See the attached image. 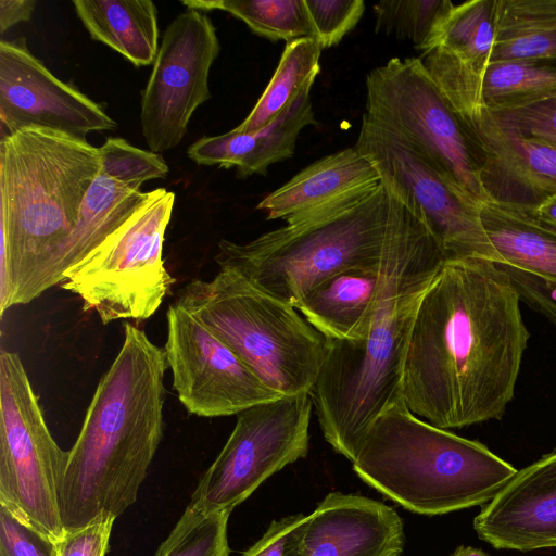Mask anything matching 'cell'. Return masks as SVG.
<instances>
[{"mask_svg": "<svg viewBox=\"0 0 556 556\" xmlns=\"http://www.w3.org/2000/svg\"><path fill=\"white\" fill-rule=\"evenodd\" d=\"M519 304L495 263L445 260L410 332L402 380L407 408L446 430L501 419L530 338Z\"/></svg>", "mask_w": 556, "mask_h": 556, "instance_id": "6da1fadb", "label": "cell"}, {"mask_svg": "<svg viewBox=\"0 0 556 556\" xmlns=\"http://www.w3.org/2000/svg\"><path fill=\"white\" fill-rule=\"evenodd\" d=\"M444 261L433 235L408 208L384 252L366 338L330 340L311 396L325 440L351 462L375 419L403 400L404 363L416 313Z\"/></svg>", "mask_w": 556, "mask_h": 556, "instance_id": "7a4b0ae2", "label": "cell"}, {"mask_svg": "<svg viewBox=\"0 0 556 556\" xmlns=\"http://www.w3.org/2000/svg\"><path fill=\"white\" fill-rule=\"evenodd\" d=\"M165 350L129 323L70 451L59 490L64 530L117 518L138 497L164 431Z\"/></svg>", "mask_w": 556, "mask_h": 556, "instance_id": "3957f363", "label": "cell"}, {"mask_svg": "<svg viewBox=\"0 0 556 556\" xmlns=\"http://www.w3.org/2000/svg\"><path fill=\"white\" fill-rule=\"evenodd\" d=\"M101 168L99 148L28 127L0 139V316L25 304L34 280L73 232Z\"/></svg>", "mask_w": 556, "mask_h": 556, "instance_id": "277c9868", "label": "cell"}, {"mask_svg": "<svg viewBox=\"0 0 556 556\" xmlns=\"http://www.w3.org/2000/svg\"><path fill=\"white\" fill-rule=\"evenodd\" d=\"M352 465L369 486L426 516L486 504L518 471L482 443L419 418L403 400L375 419Z\"/></svg>", "mask_w": 556, "mask_h": 556, "instance_id": "5b68a950", "label": "cell"}, {"mask_svg": "<svg viewBox=\"0 0 556 556\" xmlns=\"http://www.w3.org/2000/svg\"><path fill=\"white\" fill-rule=\"evenodd\" d=\"M408 207L380 184L353 204L245 242L223 239L215 261L293 307L328 277L382 262Z\"/></svg>", "mask_w": 556, "mask_h": 556, "instance_id": "8992f818", "label": "cell"}, {"mask_svg": "<svg viewBox=\"0 0 556 556\" xmlns=\"http://www.w3.org/2000/svg\"><path fill=\"white\" fill-rule=\"evenodd\" d=\"M224 341L280 395L311 393L330 348L295 307L231 269L193 279L175 302Z\"/></svg>", "mask_w": 556, "mask_h": 556, "instance_id": "52a82bcc", "label": "cell"}, {"mask_svg": "<svg viewBox=\"0 0 556 556\" xmlns=\"http://www.w3.org/2000/svg\"><path fill=\"white\" fill-rule=\"evenodd\" d=\"M174 204L173 191H149L123 225L64 273L62 288L77 294L84 311L93 309L104 325L150 318L173 282L162 252Z\"/></svg>", "mask_w": 556, "mask_h": 556, "instance_id": "ba28073f", "label": "cell"}, {"mask_svg": "<svg viewBox=\"0 0 556 556\" xmlns=\"http://www.w3.org/2000/svg\"><path fill=\"white\" fill-rule=\"evenodd\" d=\"M67 452L54 441L16 352L0 353V506L54 543Z\"/></svg>", "mask_w": 556, "mask_h": 556, "instance_id": "9c48e42d", "label": "cell"}, {"mask_svg": "<svg viewBox=\"0 0 556 556\" xmlns=\"http://www.w3.org/2000/svg\"><path fill=\"white\" fill-rule=\"evenodd\" d=\"M400 136L450 182L488 200L469 137L418 58H392L366 78V112Z\"/></svg>", "mask_w": 556, "mask_h": 556, "instance_id": "30bf717a", "label": "cell"}, {"mask_svg": "<svg viewBox=\"0 0 556 556\" xmlns=\"http://www.w3.org/2000/svg\"><path fill=\"white\" fill-rule=\"evenodd\" d=\"M313 408L311 393H299L239 413L189 505L205 514L232 511L270 476L306 457Z\"/></svg>", "mask_w": 556, "mask_h": 556, "instance_id": "8fae6325", "label": "cell"}, {"mask_svg": "<svg viewBox=\"0 0 556 556\" xmlns=\"http://www.w3.org/2000/svg\"><path fill=\"white\" fill-rule=\"evenodd\" d=\"M355 148L371 162L384 188L426 224L445 260L501 263L482 223V204L450 182L400 136L363 115Z\"/></svg>", "mask_w": 556, "mask_h": 556, "instance_id": "7c38bea8", "label": "cell"}, {"mask_svg": "<svg viewBox=\"0 0 556 556\" xmlns=\"http://www.w3.org/2000/svg\"><path fill=\"white\" fill-rule=\"evenodd\" d=\"M220 51L206 12L187 8L167 26L141 94L140 124L150 151L177 147L194 111L211 98L208 76Z\"/></svg>", "mask_w": 556, "mask_h": 556, "instance_id": "4fadbf2b", "label": "cell"}, {"mask_svg": "<svg viewBox=\"0 0 556 556\" xmlns=\"http://www.w3.org/2000/svg\"><path fill=\"white\" fill-rule=\"evenodd\" d=\"M165 355L173 388L188 413L223 417L281 397L212 330L174 303L167 311Z\"/></svg>", "mask_w": 556, "mask_h": 556, "instance_id": "5bb4252c", "label": "cell"}, {"mask_svg": "<svg viewBox=\"0 0 556 556\" xmlns=\"http://www.w3.org/2000/svg\"><path fill=\"white\" fill-rule=\"evenodd\" d=\"M1 138L41 127L86 140L116 123L89 97L56 78L24 43L0 41Z\"/></svg>", "mask_w": 556, "mask_h": 556, "instance_id": "9a60e30c", "label": "cell"}, {"mask_svg": "<svg viewBox=\"0 0 556 556\" xmlns=\"http://www.w3.org/2000/svg\"><path fill=\"white\" fill-rule=\"evenodd\" d=\"M494 47L493 0L452 3L431 47L419 56L464 128L483 114V89Z\"/></svg>", "mask_w": 556, "mask_h": 556, "instance_id": "2e32d148", "label": "cell"}, {"mask_svg": "<svg viewBox=\"0 0 556 556\" xmlns=\"http://www.w3.org/2000/svg\"><path fill=\"white\" fill-rule=\"evenodd\" d=\"M465 130L488 199L534 205L556 195V147L517 131L488 110Z\"/></svg>", "mask_w": 556, "mask_h": 556, "instance_id": "e0dca14e", "label": "cell"}, {"mask_svg": "<svg viewBox=\"0 0 556 556\" xmlns=\"http://www.w3.org/2000/svg\"><path fill=\"white\" fill-rule=\"evenodd\" d=\"M495 548L528 552L556 547V448L517 471L473 520Z\"/></svg>", "mask_w": 556, "mask_h": 556, "instance_id": "ac0fdd59", "label": "cell"}, {"mask_svg": "<svg viewBox=\"0 0 556 556\" xmlns=\"http://www.w3.org/2000/svg\"><path fill=\"white\" fill-rule=\"evenodd\" d=\"M405 533L389 505L331 492L306 516L299 556H400Z\"/></svg>", "mask_w": 556, "mask_h": 556, "instance_id": "d6986e66", "label": "cell"}, {"mask_svg": "<svg viewBox=\"0 0 556 556\" xmlns=\"http://www.w3.org/2000/svg\"><path fill=\"white\" fill-rule=\"evenodd\" d=\"M381 184L371 162L351 147L321 157L267 194L257 208L267 219L296 225L316 217L324 208L369 192Z\"/></svg>", "mask_w": 556, "mask_h": 556, "instance_id": "ffe728a7", "label": "cell"}, {"mask_svg": "<svg viewBox=\"0 0 556 556\" xmlns=\"http://www.w3.org/2000/svg\"><path fill=\"white\" fill-rule=\"evenodd\" d=\"M307 84L294 101L271 123L252 131L232 129L218 136H204L189 146V159L199 165L235 167L239 177L266 175L268 167L294 154L303 128L316 125Z\"/></svg>", "mask_w": 556, "mask_h": 556, "instance_id": "44dd1931", "label": "cell"}, {"mask_svg": "<svg viewBox=\"0 0 556 556\" xmlns=\"http://www.w3.org/2000/svg\"><path fill=\"white\" fill-rule=\"evenodd\" d=\"M149 191L101 170L83 201L77 224L58 253L31 283L25 304L62 283L64 273L85 258L147 200Z\"/></svg>", "mask_w": 556, "mask_h": 556, "instance_id": "7402d4cb", "label": "cell"}, {"mask_svg": "<svg viewBox=\"0 0 556 556\" xmlns=\"http://www.w3.org/2000/svg\"><path fill=\"white\" fill-rule=\"evenodd\" d=\"M381 268L382 262L334 274L313 288L294 307L330 340H362L374 320Z\"/></svg>", "mask_w": 556, "mask_h": 556, "instance_id": "603a6c76", "label": "cell"}, {"mask_svg": "<svg viewBox=\"0 0 556 556\" xmlns=\"http://www.w3.org/2000/svg\"><path fill=\"white\" fill-rule=\"evenodd\" d=\"M78 18L100 41L135 66L153 64L159 50L157 9L151 0H75Z\"/></svg>", "mask_w": 556, "mask_h": 556, "instance_id": "cb8c5ba5", "label": "cell"}, {"mask_svg": "<svg viewBox=\"0 0 556 556\" xmlns=\"http://www.w3.org/2000/svg\"><path fill=\"white\" fill-rule=\"evenodd\" d=\"M493 28L491 64L556 62V0H493Z\"/></svg>", "mask_w": 556, "mask_h": 556, "instance_id": "d4e9b609", "label": "cell"}, {"mask_svg": "<svg viewBox=\"0 0 556 556\" xmlns=\"http://www.w3.org/2000/svg\"><path fill=\"white\" fill-rule=\"evenodd\" d=\"M481 217L501 263L556 281V235L509 204L488 199Z\"/></svg>", "mask_w": 556, "mask_h": 556, "instance_id": "484cf974", "label": "cell"}, {"mask_svg": "<svg viewBox=\"0 0 556 556\" xmlns=\"http://www.w3.org/2000/svg\"><path fill=\"white\" fill-rule=\"evenodd\" d=\"M321 50L316 38L287 42L270 81L245 119L235 129L256 131L279 116L301 90L317 78Z\"/></svg>", "mask_w": 556, "mask_h": 556, "instance_id": "4316f807", "label": "cell"}, {"mask_svg": "<svg viewBox=\"0 0 556 556\" xmlns=\"http://www.w3.org/2000/svg\"><path fill=\"white\" fill-rule=\"evenodd\" d=\"M181 3L204 12L226 11L271 41L315 38L304 0H185Z\"/></svg>", "mask_w": 556, "mask_h": 556, "instance_id": "83f0119b", "label": "cell"}, {"mask_svg": "<svg viewBox=\"0 0 556 556\" xmlns=\"http://www.w3.org/2000/svg\"><path fill=\"white\" fill-rule=\"evenodd\" d=\"M556 99V62L501 61L489 66L485 110L501 112Z\"/></svg>", "mask_w": 556, "mask_h": 556, "instance_id": "f1b7e54d", "label": "cell"}, {"mask_svg": "<svg viewBox=\"0 0 556 556\" xmlns=\"http://www.w3.org/2000/svg\"><path fill=\"white\" fill-rule=\"evenodd\" d=\"M451 4L450 0H381L372 5L375 31L409 40L424 53Z\"/></svg>", "mask_w": 556, "mask_h": 556, "instance_id": "f546056e", "label": "cell"}, {"mask_svg": "<svg viewBox=\"0 0 556 556\" xmlns=\"http://www.w3.org/2000/svg\"><path fill=\"white\" fill-rule=\"evenodd\" d=\"M230 513L205 514L188 504L154 556H229Z\"/></svg>", "mask_w": 556, "mask_h": 556, "instance_id": "4dcf8cb0", "label": "cell"}, {"mask_svg": "<svg viewBox=\"0 0 556 556\" xmlns=\"http://www.w3.org/2000/svg\"><path fill=\"white\" fill-rule=\"evenodd\" d=\"M99 151L101 170L128 182L142 186L147 180L168 174V166L159 153L136 148L123 138H108Z\"/></svg>", "mask_w": 556, "mask_h": 556, "instance_id": "1f68e13d", "label": "cell"}, {"mask_svg": "<svg viewBox=\"0 0 556 556\" xmlns=\"http://www.w3.org/2000/svg\"><path fill=\"white\" fill-rule=\"evenodd\" d=\"M323 49L338 45L361 21L363 0H304Z\"/></svg>", "mask_w": 556, "mask_h": 556, "instance_id": "d6a6232c", "label": "cell"}, {"mask_svg": "<svg viewBox=\"0 0 556 556\" xmlns=\"http://www.w3.org/2000/svg\"><path fill=\"white\" fill-rule=\"evenodd\" d=\"M0 556H56L55 543L0 506Z\"/></svg>", "mask_w": 556, "mask_h": 556, "instance_id": "836d02e7", "label": "cell"}, {"mask_svg": "<svg viewBox=\"0 0 556 556\" xmlns=\"http://www.w3.org/2000/svg\"><path fill=\"white\" fill-rule=\"evenodd\" d=\"M492 113L517 131L556 147V99Z\"/></svg>", "mask_w": 556, "mask_h": 556, "instance_id": "e575fe53", "label": "cell"}, {"mask_svg": "<svg viewBox=\"0 0 556 556\" xmlns=\"http://www.w3.org/2000/svg\"><path fill=\"white\" fill-rule=\"evenodd\" d=\"M495 264L506 274L520 301L556 325V281L510 265Z\"/></svg>", "mask_w": 556, "mask_h": 556, "instance_id": "d590c367", "label": "cell"}, {"mask_svg": "<svg viewBox=\"0 0 556 556\" xmlns=\"http://www.w3.org/2000/svg\"><path fill=\"white\" fill-rule=\"evenodd\" d=\"M113 517H100L80 528L65 530L55 542L56 556H105Z\"/></svg>", "mask_w": 556, "mask_h": 556, "instance_id": "8d00e7d4", "label": "cell"}, {"mask_svg": "<svg viewBox=\"0 0 556 556\" xmlns=\"http://www.w3.org/2000/svg\"><path fill=\"white\" fill-rule=\"evenodd\" d=\"M305 518L303 514H295L273 520L263 536L242 556H299Z\"/></svg>", "mask_w": 556, "mask_h": 556, "instance_id": "74e56055", "label": "cell"}, {"mask_svg": "<svg viewBox=\"0 0 556 556\" xmlns=\"http://www.w3.org/2000/svg\"><path fill=\"white\" fill-rule=\"evenodd\" d=\"M509 205L515 207L519 213L534 224L556 235V195L534 205Z\"/></svg>", "mask_w": 556, "mask_h": 556, "instance_id": "f35d334b", "label": "cell"}, {"mask_svg": "<svg viewBox=\"0 0 556 556\" xmlns=\"http://www.w3.org/2000/svg\"><path fill=\"white\" fill-rule=\"evenodd\" d=\"M35 0H0V33L28 21L35 10Z\"/></svg>", "mask_w": 556, "mask_h": 556, "instance_id": "ab89813d", "label": "cell"}, {"mask_svg": "<svg viewBox=\"0 0 556 556\" xmlns=\"http://www.w3.org/2000/svg\"><path fill=\"white\" fill-rule=\"evenodd\" d=\"M450 556H489L486 553L472 546H458Z\"/></svg>", "mask_w": 556, "mask_h": 556, "instance_id": "60d3db41", "label": "cell"}]
</instances>
